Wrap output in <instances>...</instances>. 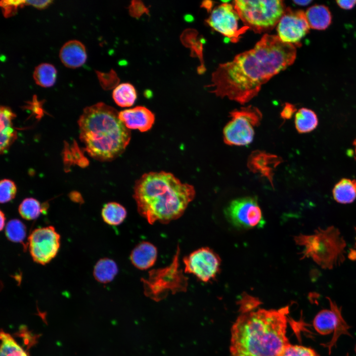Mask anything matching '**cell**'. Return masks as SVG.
<instances>
[{
  "mask_svg": "<svg viewBox=\"0 0 356 356\" xmlns=\"http://www.w3.org/2000/svg\"><path fill=\"white\" fill-rule=\"evenodd\" d=\"M127 212L125 207L116 202L105 204L101 210L103 221L110 225H119L126 218Z\"/></svg>",
  "mask_w": 356,
  "mask_h": 356,
  "instance_id": "cell-21",
  "label": "cell"
},
{
  "mask_svg": "<svg viewBox=\"0 0 356 356\" xmlns=\"http://www.w3.org/2000/svg\"><path fill=\"white\" fill-rule=\"evenodd\" d=\"M353 145L355 147V155L356 156V138L355 139V140H354V141L353 142Z\"/></svg>",
  "mask_w": 356,
  "mask_h": 356,
  "instance_id": "cell-40",
  "label": "cell"
},
{
  "mask_svg": "<svg viewBox=\"0 0 356 356\" xmlns=\"http://www.w3.org/2000/svg\"><path fill=\"white\" fill-rule=\"evenodd\" d=\"M355 230L356 232V227L355 228ZM353 251L354 252H352V253H351L352 254V256L353 255H355V259H356V241H355V250H353Z\"/></svg>",
  "mask_w": 356,
  "mask_h": 356,
  "instance_id": "cell-39",
  "label": "cell"
},
{
  "mask_svg": "<svg viewBox=\"0 0 356 356\" xmlns=\"http://www.w3.org/2000/svg\"><path fill=\"white\" fill-rule=\"evenodd\" d=\"M310 27L305 13L302 10L285 8L277 27L278 37L283 42L294 45L309 33Z\"/></svg>",
  "mask_w": 356,
  "mask_h": 356,
  "instance_id": "cell-13",
  "label": "cell"
},
{
  "mask_svg": "<svg viewBox=\"0 0 356 356\" xmlns=\"http://www.w3.org/2000/svg\"><path fill=\"white\" fill-rule=\"evenodd\" d=\"M0 151L2 154L16 139L17 134L12 125L0 129Z\"/></svg>",
  "mask_w": 356,
  "mask_h": 356,
  "instance_id": "cell-30",
  "label": "cell"
},
{
  "mask_svg": "<svg viewBox=\"0 0 356 356\" xmlns=\"http://www.w3.org/2000/svg\"><path fill=\"white\" fill-rule=\"evenodd\" d=\"M240 19L249 29L257 33L273 29L283 15L282 0H236L233 1Z\"/></svg>",
  "mask_w": 356,
  "mask_h": 356,
  "instance_id": "cell-6",
  "label": "cell"
},
{
  "mask_svg": "<svg viewBox=\"0 0 356 356\" xmlns=\"http://www.w3.org/2000/svg\"><path fill=\"white\" fill-rule=\"evenodd\" d=\"M305 15L310 27L313 29L325 30L331 23V12L324 5L315 4L311 6L306 11Z\"/></svg>",
  "mask_w": 356,
  "mask_h": 356,
  "instance_id": "cell-18",
  "label": "cell"
},
{
  "mask_svg": "<svg viewBox=\"0 0 356 356\" xmlns=\"http://www.w3.org/2000/svg\"><path fill=\"white\" fill-rule=\"evenodd\" d=\"M52 2L51 0H25V5H31L33 6L43 9L46 7Z\"/></svg>",
  "mask_w": 356,
  "mask_h": 356,
  "instance_id": "cell-35",
  "label": "cell"
},
{
  "mask_svg": "<svg viewBox=\"0 0 356 356\" xmlns=\"http://www.w3.org/2000/svg\"><path fill=\"white\" fill-rule=\"evenodd\" d=\"M240 17L233 4L223 3L216 7L206 20L207 23L215 31L228 38L232 43H237L241 36L249 28L240 27Z\"/></svg>",
  "mask_w": 356,
  "mask_h": 356,
  "instance_id": "cell-12",
  "label": "cell"
},
{
  "mask_svg": "<svg viewBox=\"0 0 356 356\" xmlns=\"http://www.w3.org/2000/svg\"><path fill=\"white\" fill-rule=\"evenodd\" d=\"M117 110L103 102L86 107L78 120L79 137L89 155L99 161L120 156L131 139V133Z\"/></svg>",
  "mask_w": 356,
  "mask_h": 356,
  "instance_id": "cell-4",
  "label": "cell"
},
{
  "mask_svg": "<svg viewBox=\"0 0 356 356\" xmlns=\"http://www.w3.org/2000/svg\"><path fill=\"white\" fill-rule=\"evenodd\" d=\"M43 207L39 201L34 198L24 199L19 205L18 211L22 218L26 220L37 219L43 212Z\"/></svg>",
  "mask_w": 356,
  "mask_h": 356,
  "instance_id": "cell-27",
  "label": "cell"
},
{
  "mask_svg": "<svg viewBox=\"0 0 356 356\" xmlns=\"http://www.w3.org/2000/svg\"><path fill=\"white\" fill-rule=\"evenodd\" d=\"M119 117L128 129H136L141 132L150 130L155 122L154 114L146 107L140 106L122 110Z\"/></svg>",
  "mask_w": 356,
  "mask_h": 356,
  "instance_id": "cell-14",
  "label": "cell"
},
{
  "mask_svg": "<svg viewBox=\"0 0 356 356\" xmlns=\"http://www.w3.org/2000/svg\"><path fill=\"white\" fill-rule=\"evenodd\" d=\"M17 188L14 182L8 179H3L0 182V202L5 203L13 199L16 194Z\"/></svg>",
  "mask_w": 356,
  "mask_h": 356,
  "instance_id": "cell-29",
  "label": "cell"
},
{
  "mask_svg": "<svg viewBox=\"0 0 356 356\" xmlns=\"http://www.w3.org/2000/svg\"><path fill=\"white\" fill-rule=\"evenodd\" d=\"M56 74L57 71L53 65L44 63L36 67L33 73V78L38 85L47 88L54 85Z\"/></svg>",
  "mask_w": 356,
  "mask_h": 356,
  "instance_id": "cell-24",
  "label": "cell"
},
{
  "mask_svg": "<svg viewBox=\"0 0 356 356\" xmlns=\"http://www.w3.org/2000/svg\"><path fill=\"white\" fill-rule=\"evenodd\" d=\"M339 319L332 311L323 310L318 313L313 321L314 326L320 333L332 332L338 326Z\"/></svg>",
  "mask_w": 356,
  "mask_h": 356,
  "instance_id": "cell-25",
  "label": "cell"
},
{
  "mask_svg": "<svg viewBox=\"0 0 356 356\" xmlns=\"http://www.w3.org/2000/svg\"><path fill=\"white\" fill-rule=\"evenodd\" d=\"M157 255V249L155 245L149 242L142 241L132 251L130 260L137 269L146 270L155 264Z\"/></svg>",
  "mask_w": 356,
  "mask_h": 356,
  "instance_id": "cell-17",
  "label": "cell"
},
{
  "mask_svg": "<svg viewBox=\"0 0 356 356\" xmlns=\"http://www.w3.org/2000/svg\"><path fill=\"white\" fill-rule=\"evenodd\" d=\"M281 161V158L277 155L256 150L249 156L247 166L253 173L260 174L267 178L273 185L274 171Z\"/></svg>",
  "mask_w": 356,
  "mask_h": 356,
  "instance_id": "cell-15",
  "label": "cell"
},
{
  "mask_svg": "<svg viewBox=\"0 0 356 356\" xmlns=\"http://www.w3.org/2000/svg\"><path fill=\"white\" fill-rule=\"evenodd\" d=\"M184 271L195 276L199 280L207 282L214 279L220 270L221 259L212 250L202 247L191 253L183 259Z\"/></svg>",
  "mask_w": 356,
  "mask_h": 356,
  "instance_id": "cell-11",
  "label": "cell"
},
{
  "mask_svg": "<svg viewBox=\"0 0 356 356\" xmlns=\"http://www.w3.org/2000/svg\"><path fill=\"white\" fill-rule=\"evenodd\" d=\"M118 272L116 262L109 258L100 259L94 266L93 274L96 280L101 283L112 281Z\"/></svg>",
  "mask_w": 356,
  "mask_h": 356,
  "instance_id": "cell-19",
  "label": "cell"
},
{
  "mask_svg": "<svg viewBox=\"0 0 356 356\" xmlns=\"http://www.w3.org/2000/svg\"><path fill=\"white\" fill-rule=\"evenodd\" d=\"M312 0H294L293 2L297 5H301V6H305L307 5H308L311 2H312Z\"/></svg>",
  "mask_w": 356,
  "mask_h": 356,
  "instance_id": "cell-38",
  "label": "cell"
},
{
  "mask_svg": "<svg viewBox=\"0 0 356 356\" xmlns=\"http://www.w3.org/2000/svg\"><path fill=\"white\" fill-rule=\"evenodd\" d=\"M0 338V356H29L9 334L1 331Z\"/></svg>",
  "mask_w": 356,
  "mask_h": 356,
  "instance_id": "cell-26",
  "label": "cell"
},
{
  "mask_svg": "<svg viewBox=\"0 0 356 356\" xmlns=\"http://www.w3.org/2000/svg\"><path fill=\"white\" fill-rule=\"evenodd\" d=\"M15 114L7 106H1L0 110V129L12 125V120Z\"/></svg>",
  "mask_w": 356,
  "mask_h": 356,
  "instance_id": "cell-33",
  "label": "cell"
},
{
  "mask_svg": "<svg viewBox=\"0 0 356 356\" xmlns=\"http://www.w3.org/2000/svg\"><path fill=\"white\" fill-rule=\"evenodd\" d=\"M0 229L2 230L5 226V217L4 214L1 211H0Z\"/></svg>",
  "mask_w": 356,
  "mask_h": 356,
  "instance_id": "cell-37",
  "label": "cell"
},
{
  "mask_svg": "<svg viewBox=\"0 0 356 356\" xmlns=\"http://www.w3.org/2000/svg\"><path fill=\"white\" fill-rule=\"evenodd\" d=\"M193 186L182 183L173 174L150 172L136 180L133 197L139 214L153 224H167L180 218L193 200Z\"/></svg>",
  "mask_w": 356,
  "mask_h": 356,
  "instance_id": "cell-3",
  "label": "cell"
},
{
  "mask_svg": "<svg viewBox=\"0 0 356 356\" xmlns=\"http://www.w3.org/2000/svg\"><path fill=\"white\" fill-rule=\"evenodd\" d=\"M296 110L292 104L286 103L281 113V117L284 120L290 119Z\"/></svg>",
  "mask_w": 356,
  "mask_h": 356,
  "instance_id": "cell-34",
  "label": "cell"
},
{
  "mask_svg": "<svg viewBox=\"0 0 356 356\" xmlns=\"http://www.w3.org/2000/svg\"><path fill=\"white\" fill-rule=\"evenodd\" d=\"M25 5V0H2L0 6L2 7L3 15L9 17L14 14L19 6Z\"/></svg>",
  "mask_w": 356,
  "mask_h": 356,
  "instance_id": "cell-32",
  "label": "cell"
},
{
  "mask_svg": "<svg viewBox=\"0 0 356 356\" xmlns=\"http://www.w3.org/2000/svg\"><path fill=\"white\" fill-rule=\"evenodd\" d=\"M335 200L342 204L352 203L356 198V180L342 178L337 182L332 191Z\"/></svg>",
  "mask_w": 356,
  "mask_h": 356,
  "instance_id": "cell-20",
  "label": "cell"
},
{
  "mask_svg": "<svg viewBox=\"0 0 356 356\" xmlns=\"http://www.w3.org/2000/svg\"><path fill=\"white\" fill-rule=\"evenodd\" d=\"M60 246V236L52 226L38 228L28 237V247L34 262L44 265L57 254Z\"/></svg>",
  "mask_w": 356,
  "mask_h": 356,
  "instance_id": "cell-9",
  "label": "cell"
},
{
  "mask_svg": "<svg viewBox=\"0 0 356 356\" xmlns=\"http://www.w3.org/2000/svg\"><path fill=\"white\" fill-rule=\"evenodd\" d=\"M294 240L303 247L301 259L311 258L323 269H331L345 260L346 243L334 226L319 228L311 234H300Z\"/></svg>",
  "mask_w": 356,
  "mask_h": 356,
  "instance_id": "cell-5",
  "label": "cell"
},
{
  "mask_svg": "<svg viewBox=\"0 0 356 356\" xmlns=\"http://www.w3.org/2000/svg\"><path fill=\"white\" fill-rule=\"evenodd\" d=\"M296 52L295 45L283 42L278 36L266 34L253 48L219 64L207 87L218 97L244 104L272 77L291 65Z\"/></svg>",
  "mask_w": 356,
  "mask_h": 356,
  "instance_id": "cell-1",
  "label": "cell"
},
{
  "mask_svg": "<svg viewBox=\"0 0 356 356\" xmlns=\"http://www.w3.org/2000/svg\"><path fill=\"white\" fill-rule=\"evenodd\" d=\"M59 57L67 67L77 68L86 62L87 55L85 45L78 40H70L61 48Z\"/></svg>",
  "mask_w": 356,
  "mask_h": 356,
  "instance_id": "cell-16",
  "label": "cell"
},
{
  "mask_svg": "<svg viewBox=\"0 0 356 356\" xmlns=\"http://www.w3.org/2000/svg\"><path fill=\"white\" fill-rule=\"evenodd\" d=\"M179 254L178 246L177 252L169 266L152 270L149 272L147 279H142L144 293L147 296L159 301L166 297L169 291L173 293L185 291L187 279L183 274L182 270L178 269Z\"/></svg>",
  "mask_w": 356,
  "mask_h": 356,
  "instance_id": "cell-7",
  "label": "cell"
},
{
  "mask_svg": "<svg viewBox=\"0 0 356 356\" xmlns=\"http://www.w3.org/2000/svg\"><path fill=\"white\" fill-rule=\"evenodd\" d=\"M278 356H318L312 349L289 344Z\"/></svg>",
  "mask_w": 356,
  "mask_h": 356,
  "instance_id": "cell-31",
  "label": "cell"
},
{
  "mask_svg": "<svg viewBox=\"0 0 356 356\" xmlns=\"http://www.w3.org/2000/svg\"><path fill=\"white\" fill-rule=\"evenodd\" d=\"M112 97L115 102L122 107L132 106L137 98L134 87L130 83H122L114 89Z\"/></svg>",
  "mask_w": 356,
  "mask_h": 356,
  "instance_id": "cell-23",
  "label": "cell"
},
{
  "mask_svg": "<svg viewBox=\"0 0 356 356\" xmlns=\"http://www.w3.org/2000/svg\"></svg>",
  "mask_w": 356,
  "mask_h": 356,
  "instance_id": "cell-41",
  "label": "cell"
},
{
  "mask_svg": "<svg viewBox=\"0 0 356 356\" xmlns=\"http://www.w3.org/2000/svg\"><path fill=\"white\" fill-rule=\"evenodd\" d=\"M224 214L228 221L237 227H261L265 224L261 210L253 197L233 200L225 208Z\"/></svg>",
  "mask_w": 356,
  "mask_h": 356,
  "instance_id": "cell-10",
  "label": "cell"
},
{
  "mask_svg": "<svg viewBox=\"0 0 356 356\" xmlns=\"http://www.w3.org/2000/svg\"><path fill=\"white\" fill-rule=\"evenodd\" d=\"M337 4L342 8L344 9H350L353 8L356 4V0H337Z\"/></svg>",
  "mask_w": 356,
  "mask_h": 356,
  "instance_id": "cell-36",
  "label": "cell"
},
{
  "mask_svg": "<svg viewBox=\"0 0 356 356\" xmlns=\"http://www.w3.org/2000/svg\"><path fill=\"white\" fill-rule=\"evenodd\" d=\"M287 307L242 312L231 329V356H278L289 344Z\"/></svg>",
  "mask_w": 356,
  "mask_h": 356,
  "instance_id": "cell-2",
  "label": "cell"
},
{
  "mask_svg": "<svg viewBox=\"0 0 356 356\" xmlns=\"http://www.w3.org/2000/svg\"><path fill=\"white\" fill-rule=\"evenodd\" d=\"M5 233L9 240L16 243L22 242L26 237V226L20 220L12 219L6 224Z\"/></svg>",
  "mask_w": 356,
  "mask_h": 356,
  "instance_id": "cell-28",
  "label": "cell"
},
{
  "mask_svg": "<svg viewBox=\"0 0 356 356\" xmlns=\"http://www.w3.org/2000/svg\"><path fill=\"white\" fill-rule=\"evenodd\" d=\"M295 125L299 133L310 132L315 129L318 125L317 115L310 109L302 108L295 114Z\"/></svg>",
  "mask_w": 356,
  "mask_h": 356,
  "instance_id": "cell-22",
  "label": "cell"
},
{
  "mask_svg": "<svg viewBox=\"0 0 356 356\" xmlns=\"http://www.w3.org/2000/svg\"><path fill=\"white\" fill-rule=\"evenodd\" d=\"M231 120L223 130L225 143L228 145L245 146L253 141L254 128L261 123L262 114L256 107L250 105L229 113Z\"/></svg>",
  "mask_w": 356,
  "mask_h": 356,
  "instance_id": "cell-8",
  "label": "cell"
}]
</instances>
